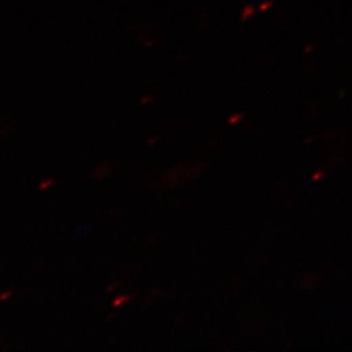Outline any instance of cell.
<instances>
[{"label": "cell", "instance_id": "1", "mask_svg": "<svg viewBox=\"0 0 352 352\" xmlns=\"http://www.w3.org/2000/svg\"><path fill=\"white\" fill-rule=\"evenodd\" d=\"M240 119H243V115L241 113H235L230 118V124H236L239 122Z\"/></svg>", "mask_w": 352, "mask_h": 352}, {"label": "cell", "instance_id": "2", "mask_svg": "<svg viewBox=\"0 0 352 352\" xmlns=\"http://www.w3.org/2000/svg\"><path fill=\"white\" fill-rule=\"evenodd\" d=\"M126 299H129V298H128V296H122V298L116 299V302H113V304H115V305H120V304L126 302Z\"/></svg>", "mask_w": 352, "mask_h": 352}, {"label": "cell", "instance_id": "3", "mask_svg": "<svg viewBox=\"0 0 352 352\" xmlns=\"http://www.w3.org/2000/svg\"><path fill=\"white\" fill-rule=\"evenodd\" d=\"M324 176H325L324 171H318V173H316L315 175H314V180H320Z\"/></svg>", "mask_w": 352, "mask_h": 352}, {"label": "cell", "instance_id": "4", "mask_svg": "<svg viewBox=\"0 0 352 352\" xmlns=\"http://www.w3.org/2000/svg\"><path fill=\"white\" fill-rule=\"evenodd\" d=\"M52 183H54V182H52V180H49V182H46V183H45V182H43V183H42V184H41V187H39V188H41V189L49 188V187H50V186H51V184H52Z\"/></svg>", "mask_w": 352, "mask_h": 352}]
</instances>
